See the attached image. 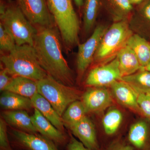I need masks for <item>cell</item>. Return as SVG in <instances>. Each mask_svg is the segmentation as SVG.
Wrapping results in <instances>:
<instances>
[{"instance_id":"1","label":"cell","mask_w":150,"mask_h":150,"mask_svg":"<svg viewBox=\"0 0 150 150\" xmlns=\"http://www.w3.org/2000/svg\"><path fill=\"white\" fill-rule=\"evenodd\" d=\"M35 27L37 32L33 47L39 64L48 76L64 84L72 86L74 84L72 71L62 53L56 25Z\"/></svg>"},{"instance_id":"2","label":"cell","mask_w":150,"mask_h":150,"mask_svg":"<svg viewBox=\"0 0 150 150\" xmlns=\"http://www.w3.org/2000/svg\"><path fill=\"white\" fill-rule=\"evenodd\" d=\"M2 66L12 76L29 78L38 81L48 76L41 67L34 48L28 44L16 46L1 56Z\"/></svg>"},{"instance_id":"3","label":"cell","mask_w":150,"mask_h":150,"mask_svg":"<svg viewBox=\"0 0 150 150\" xmlns=\"http://www.w3.org/2000/svg\"><path fill=\"white\" fill-rule=\"evenodd\" d=\"M66 50L79 44L80 23L71 0H46Z\"/></svg>"},{"instance_id":"4","label":"cell","mask_w":150,"mask_h":150,"mask_svg":"<svg viewBox=\"0 0 150 150\" xmlns=\"http://www.w3.org/2000/svg\"><path fill=\"white\" fill-rule=\"evenodd\" d=\"M1 23L10 33L17 45L33 46L36 27L26 18L18 4L1 2Z\"/></svg>"},{"instance_id":"5","label":"cell","mask_w":150,"mask_h":150,"mask_svg":"<svg viewBox=\"0 0 150 150\" xmlns=\"http://www.w3.org/2000/svg\"><path fill=\"white\" fill-rule=\"evenodd\" d=\"M133 34L127 19L115 22L105 33L93 62L98 66L115 59Z\"/></svg>"},{"instance_id":"6","label":"cell","mask_w":150,"mask_h":150,"mask_svg":"<svg viewBox=\"0 0 150 150\" xmlns=\"http://www.w3.org/2000/svg\"><path fill=\"white\" fill-rule=\"evenodd\" d=\"M38 92L50 103L56 112L62 116L71 103L80 100L83 93L74 87L47 77L37 81Z\"/></svg>"},{"instance_id":"7","label":"cell","mask_w":150,"mask_h":150,"mask_svg":"<svg viewBox=\"0 0 150 150\" xmlns=\"http://www.w3.org/2000/svg\"><path fill=\"white\" fill-rule=\"evenodd\" d=\"M107 29L103 25H98L86 42L78 44L76 59L78 81L82 79L86 71L93 62L100 43Z\"/></svg>"},{"instance_id":"8","label":"cell","mask_w":150,"mask_h":150,"mask_svg":"<svg viewBox=\"0 0 150 150\" xmlns=\"http://www.w3.org/2000/svg\"><path fill=\"white\" fill-rule=\"evenodd\" d=\"M9 134L15 150H61L54 142L39 133L31 134L12 128Z\"/></svg>"},{"instance_id":"9","label":"cell","mask_w":150,"mask_h":150,"mask_svg":"<svg viewBox=\"0 0 150 150\" xmlns=\"http://www.w3.org/2000/svg\"><path fill=\"white\" fill-rule=\"evenodd\" d=\"M17 4L28 21L35 26H56L46 0H17Z\"/></svg>"},{"instance_id":"10","label":"cell","mask_w":150,"mask_h":150,"mask_svg":"<svg viewBox=\"0 0 150 150\" xmlns=\"http://www.w3.org/2000/svg\"><path fill=\"white\" fill-rule=\"evenodd\" d=\"M117 57L106 64L98 65L89 73L85 84L89 87H105L110 86L121 79Z\"/></svg>"},{"instance_id":"11","label":"cell","mask_w":150,"mask_h":150,"mask_svg":"<svg viewBox=\"0 0 150 150\" xmlns=\"http://www.w3.org/2000/svg\"><path fill=\"white\" fill-rule=\"evenodd\" d=\"M81 100L87 114L104 111L113 103L112 95L105 87H90L83 93Z\"/></svg>"},{"instance_id":"12","label":"cell","mask_w":150,"mask_h":150,"mask_svg":"<svg viewBox=\"0 0 150 150\" xmlns=\"http://www.w3.org/2000/svg\"><path fill=\"white\" fill-rule=\"evenodd\" d=\"M31 117L39 134L54 142L60 150L61 148H66L69 139V135L59 131L36 108H34Z\"/></svg>"},{"instance_id":"13","label":"cell","mask_w":150,"mask_h":150,"mask_svg":"<svg viewBox=\"0 0 150 150\" xmlns=\"http://www.w3.org/2000/svg\"><path fill=\"white\" fill-rule=\"evenodd\" d=\"M111 93L120 105L142 115L134 89L123 81H115L110 86Z\"/></svg>"},{"instance_id":"14","label":"cell","mask_w":150,"mask_h":150,"mask_svg":"<svg viewBox=\"0 0 150 150\" xmlns=\"http://www.w3.org/2000/svg\"><path fill=\"white\" fill-rule=\"evenodd\" d=\"M73 136L91 150H99L100 146L96 130L91 120L86 115L70 130Z\"/></svg>"},{"instance_id":"15","label":"cell","mask_w":150,"mask_h":150,"mask_svg":"<svg viewBox=\"0 0 150 150\" xmlns=\"http://www.w3.org/2000/svg\"><path fill=\"white\" fill-rule=\"evenodd\" d=\"M1 114V118L13 129L31 134L38 133L26 110H5Z\"/></svg>"},{"instance_id":"16","label":"cell","mask_w":150,"mask_h":150,"mask_svg":"<svg viewBox=\"0 0 150 150\" xmlns=\"http://www.w3.org/2000/svg\"><path fill=\"white\" fill-rule=\"evenodd\" d=\"M128 140L135 150H150V131L147 122L142 120L133 124L129 129Z\"/></svg>"},{"instance_id":"17","label":"cell","mask_w":150,"mask_h":150,"mask_svg":"<svg viewBox=\"0 0 150 150\" xmlns=\"http://www.w3.org/2000/svg\"><path fill=\"white\" fill-rule=\"evenodd\" d=\"M31 100L34 108L39 110L43 116L59 131L66 134L62 116L58 114L46 98L37 93Z\"/></svg>"},{"instance_id":"18","label":"cell","mask_w":150,"mask_h":150,"mask_svg":"<svg viewBox=\"0 0 150 150\" xmlns=\"http://www.w3.org/2000/svg\"><path fill=\"white\" fill-rule=\"evenodd\" d=\"M121 77L133 74L142 69L139 61L134 51L126 45L117 56Z\"/></svg>"},{"instance_id":"19","label":"cell","mask_w":150,"mask_h":150,"mask_svg":"<svg viewBox=\"0 0 150 150\" xmlns=\"http://www.w3.org/2000/svg\"><path fill=\"white\" fill-rule=\"evenodd\" d=\"M0 105L5 110H28L34 108L30 98L8 91L2 92Z\"/></svg>"},{"instance_id":"20","label":"cell","mask_w":150,"mask_h":150,"mask_svg":"<svg viewBox=\"0 0 150 150\" xmlns=\"http://www.w3.org/2000/svg\"><path fill=\"white\" fill-rule=\"evenodd\" d=\"M4 91L11 92L31 99L38 93L37 81L24 77H13Z\"/></svg>"},{"instance_id":"21","label":"cell","mask_w":150,"mask_h":150,"mask_svg":"<svg viewBox=\"0 0 150 150\" xmlns=\"http://www.w3.org/2000/svg\"><path fill=\"white\" fill-rule=\"evenodd\" d=\"M127 45L134 51L139 61L142 69L150 62V43L144 38L133 34L128 40Z\"/></svg>"},{"instance_id":"22","label":"cell","mask_w":150,"mask_h":150,"mask_svg":"<svg viewBox=\"0 0 150 150\" xmlns=\"http://www.w3.org/2000/svg\"><path fill=\"white\" fill-rule=\"evenodd\" d=\"M86 114L85 108L81 100L73 102L68 106L62 115L64 126L71 130L81 121Z\"/></svg>"},{"instance_id":"23","label":"cell","mask_w":150,"mask_h":150,"mask_svg":"<svg viewBox=\"0 0 150 150\" xmlns=\"http://www.w3.org/2000/svg\"><path fill=\"white\" fill-rule=\"evenodd\" d=\"M137 92L150 93V71L141 69L133 74L121 78Z\"/></svg>"},{"instance_id":"24","label":"cell","mask_w":150,"mask_h":150,"mask_svg":"<svg viewBox=\"0 0 150 150\" xmlns=\"http://www.w3.org/2000/svg\"><path fill=\"white\" fill-rule=\"evenodd\" d=\"M100 0H84L83 4V28L86 33L92 29L96 21Z\"/></svg>"},{"instance_id":"25","label":"cell","mask_w":150,"mask_h":150,"mask_svg":"<svg viewBox=\"0 0 150 150\" xmlns=\"http://www.w3.org/2000/svg\"><path fill=\"white\" fill-rule=\"evenodd\" d=\"M109 11L117 21L127 19L133 10L129 0H105Z\"/></svg>"},{"instance_id":"26","label":"cell","mask_w":150,"mask_h":150,"mask_svg":"<svg viewBox=\"0 0 150 150\" xmlns=\"http://www.w3.org/2000/svg\"><path fill=\"white\" fill-rule=\"evenodd\" d=\"M123 115L117 109H112L106 112L103 119V126L107 136L115 135L123 121Z\"/></svg>"},{"instance_id":"27","label":"cell","mask_w":150,"mask_h":150,"mask_svg":"<svg viewBox=\"0 0 150 150\" xmlns=\"http://www.w3.org/2000/svg\"><path fill=\"white\" fill-rule=\"evenodd\" d=\"M13 37L0 23V48L2 52H9L16 46Z\"/></svg>"},{"instance_id":"28","label":"cell","mask_w":150,"mask_h":150,"mask_svg":"<svg viewBox=\"0 0 150 150\" xmlns=\"http://www.w3.org/2000/svg\"><path fill=\"white\" fill-rule=\"evenodd\" d=\"M136 93L137 102L142 115L150 120V93Z\"/></svg>"},{"instance_id":"29","label":"cell","mask_w":150,"mask_h":150,"mask_svg":"<svg viewBox=\"0 0 150 150\" xmlns=\"http://www.w3.org/2000/svg\"><path fill=\"white\" fill-rule=\"evenodd\" d=\"M0 150H15L10 142L7 123L1 117L0 119Z\"/></svg>"},{"instance_id":"30","label":"cell","mask_w":150,"mask_h":150,"mask_svg":"<svg viewBox=\"0 0 150 150\" xmlns=\"http://www.w3.org/2000/svg\"><path fill=\"white\" fill-rule=\"evenodd\" d=\"M99 150H135L129 143L120 139H115Z\"/></svg>"},{"instance_id":"31","label":"cell","mask_w":150,"mask_h":150,"mask_svg":"<svg viewBox=\"0 0 150 150\" xmlns=\"http://www.w3.org/2000/svg\"><path fill=\"white\" fill-rule=\"evenodd\" d=\"M69 136V139L65 148L66 150H91L85 146L81 142L78 141L71 133Z\"/></svg>"},{"instance_id":"32","label":"cell","mask_w":150,"mask_h":150,"mask_svg":"<svg viewBox=\"0 0 150 150\" xmlns=\"http://www.w3.org/2000/svg\"><path fill=\"white\" fill-rule=\"evenodd\" d=\"M0 71V91H4L7 86L10 83L13 77L8 73L6 70L1 67Z\"/></svg>"},{"instance_id":"33","label":"cell","mask_w":150,"mask_h":150,"mask_svg":"<svg viewBox=\"0 0 150 150\" xmlns=\"http://www.w3.org/2000/svg\"><path fill=\"white\" fill-rule=\"evenodd\" d=\"M140 13L144 18L150 22V0L147 1L141 7Z\"/></svg>"},{"instance_id":"34","label":"cell","mask_w":150,"mask_h":150,"mask_svg":"<svg viewBox=\"0 0 150 150\" xmlns=\"http://www.w3.org/2000/svg\"><path fill=\"white\" fill-rule=\"evenodd\" d=\"M76 5L79 8H81L83 6L84 0H74Z\"/></svg>"},{"instance_id":"35","label":"cell","mask_w":150,"mask_h":150,"mask_svg":"<svg viewBox=\"0 0 150 150\" xmlns=\"http://www.w3.org/2000/svg\"><path fill=\"white\" fill-rule=\"evenodd\" d=\"M129 1L133 5L140 4L147 0H129Z\"/></svg>"},{"instance_id":"36","label":"cell","mask_w":150,"mask_h":150,"mask_svg":"<svg viewBox=\"0 0 150 150\" xmlns=\"http://www.w3.org/2000/svg\"><path fill=\"white\" fill-rule=\"evenodd\" d=\"M144 69L148 70V71H150V63H149V64L148 65V66H147L146 67H145Z\"/></svg>"}]
</instances>
